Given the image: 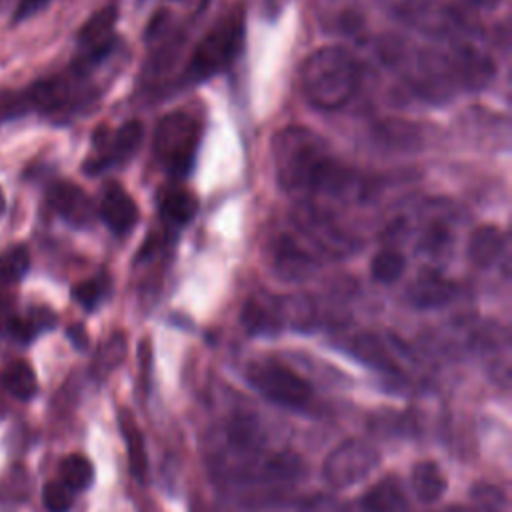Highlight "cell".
<instances>
[{
  "label": "cell",
  "mask_w": 512,
  "mask_h": 512,
  "mask_svg": "<svg viewBox=\"0 0 512 512\" xmlns=\"http://www.w3.org/2000/svg\"><path fill=\"white\" fill-rule=\"evenodd\" d=\"M68 334H70V340H72L78 348H80V346H86V332H84L82 326H70Z\"/></svg>",
  "instance_id": "32"
},
{
  "label": "cell",
  "mask_w": 512,
  "mask_h": 512,
  "mask_svg": "<svg viewBox=\"0 0 512 512\" xmlns=\"http://www.w3.org/2000/svg\"><path fill=\"white\" fill-rule=\"evenodd\" d=\"M42 502L48 512H68L74 504V490L60 480L46 482L42 488Z\"/></svg>",
  "instance_id": "26"
},
{
  "label": "cell",
  "mask_w": 512,
  "mask_h": 512,
  "mask_svg": "<svg viewBox=\"0 0 512 512\" xmlns=\"http://www.w3.org/2000/svg\"><path fill=\"white\" fill-rule=\"evenodd\" d=\"M246 328L254 334H270L282 326V304L280 300L252 298L242 312Z\"/></svg>",
  "instance_id": "11"
},
{
  "label": "cell",
  "mask_w": 512,
  "mask_h": 512,
  "mask_svg": "<svg viewBox=\"0 0 512 512\" xmlns=\"http://www.w3.org/2000/svg\"><path fill=\"white\" fill-rule=\"evenodd\" d=\"M274 264L284 276L292 278L308 274L314 266V260L290 236H286L274 246Z\"/></svg>",
  "instance_id": "18"
},
{
  "label": "cell",
  "mask_w": 512,
  "mask_h": 512,
  "mask_svg": "<svg viewBox=\"0 0 512 512\" xmlns=\"http://www.w3.org/2000/svg\"><path fill=\"white\" fill-rule=\"evenodd\" d=\"M46 4H48V0H18L16 10H14V22H20V20H26V18L34 16Z\"/></svg>",
  "instance_id": "30"
},
{
  "label": "cell",
  "mask_w": 512,
  "mask_h": 512,
  "mask_svg": "<svg viewBox=\"0 0 512 512\" xmlns=\"http://www.w3.org/2000/svg\"><path fill=\"white\" fill-rule=\"evenodd\" d=\"M324 142L304 126H288L272 140V164L278 184L288 190H312L314 178L326 160Z\"/></svg>",
  "instance_id": "2"
},
{
  "label": "cell",
  "mask_w": 512,
  "mask_h": 512,
  "mask_svg": "<svg viewBox=\"0 0 512 512\" xmlns=\"http://www.w3.org/2000/svg\"><path fill=\"white\" fill-rule=\"evenodd\" d=\"M248 382L270 402L302 408L312 398L308 380L278 360H260L248 368Z\"/></svg>",
  "instance_id": "5"
},
{
  "label": "cell",
  "mask_w": 512,
  "mask_h": 512,
  "mask_svg": "<svg viewBox=\"0 0 512 512\" xmlns=\"http://www.w3.org/2000/svg\"><path fill=\"white\" fill-rule=\"evenodd\" d=\"M468 2H472V4H476V6H484V8H490V6H494L498 0H468Z\"/></svg>",
  "instance_id": "34"
},
{
  "label": "cell",
  "mask_w": 512,
  "mask_h": 512,
  "mask_svg": "<svg viewBox=\"0 0 512 512\" xmlns=\"http://www.w3.org/2000/svg\"><path fill=\"white\" fill-rule=\"evenodd\" d=\"M68 98H70V86L64 78L40 80L28 90V102L42 112H56L64 108Z\"/></svg>",
  "instance_id": "16"
},
{
  "label": "cell",
  "mask_w": 512,
  "mask_h": 512,
  "mask_svg": "<svg viewBox=\"0 0 512 512\" xmlns=\"http://www.w3.org/2000/svg\"><path fill=\"white\" fill-rule=\"evenodd\" d=\"M472 498L480 512H500L506 504V496L498 486L492 484H478L472 490Z\"/></svg>",
  "instance_id": "29"
},
{
  "label": "cell",
  "mask_w": 512,
  "mask_h": 512,
  "mask_svg": "<svg viewBox=\"0 0 512 512\" xmlns=\"http://www.w3.org/2000/svg\"><path fill=\"white\" fill-rule=\"evenodd\" d=\"M412 486L422 502H434L446 490V478L436 462H418L412 470Z\"/></svg>",
  "instance_id": "19"
},
{
  "label": "cell",
  "mask_w": 512,
  "mask_h": 512,
  "mask_svg": "<svg viewBox=\"0 0 512 512\" xmlns=\"http://www.w3.org/2000/svg\"><path fill=\"white\" fill-rule=\"evenodd\" d=\"M378 460L380 454L370 442L362 438H348L332 448L324 460L322 472L330 486L346 488L366 478L376 468Z\"/></svg>",
  "instance_id": "6"
},
{
  "label": "cell",
  "mask_w": 512,
  "mask_h": 512,
  "mask_svg": "<svg viewBox=\"0 0 512 512\" xmlns=\"http://www.w3.org/2000/svg\"><path fill=\"white\" fill-rule=\"evenodd\" d=\"M116 18H118V10L114 4H108L104 8H100L98 12H94L86 22L84 26L80 28L78 32V42L80 46L84 48H94V46H100L108 40H112V30H114V24H116Z\"/></svg>",
  "instance_id": "17"
},
{
  "label": "cell",
  "mask_w": 512,
  "mask_h": 512,
  "mask_svg": "<svg viewBox=\"0 0 512 512\" xmlns=\"http://www.w3.org/2000/svg\"><path fill=\"white\" fill-rule=\"evenodd\" d=\"M94 480L92 462L82 454H68L60 462V482H64L70 490H84Z\"/></svg>",
  "instance_id": "22"
},
{
  "label": "cell",
  "mask_w": 512,
  "mask_h": 512,
  "mask_svg": "<svg viewBox=\"0 0 512 512\" xmlns=\"http://www.w3.org/2000/svg\"><path fill=\"white\" fill-rule=\"evenodd\" d=\"M30 268V252L24 244H16L0 254V278L6 282H18Z\"/></svg>",
  "instance_id": "24"
},
{
  "label": "cell",
  "mask_w": 512,
  "mask_h": 512,
  "mask_svg": "<svg viewBox=\"0 0 512 512\" xmlns=\"http://www.w3.org/2000/svg\"><path fill=\"white\" fill-rule=\"evenodd\" d=\"M502 248H504L502 232L496 226L486 224L472 232V238L468 244V256L476 266L486 268L500 256Z\"/></svg>",
  "instance_id": "14"
},
{
  "label": "cell",
  "mask_w": 512,
  "mask_h": 512,
  "mask_svg": "<svg viewBox=\"0 0 512 512\" xmlns=\"http://www.w3.org/2000/svg\"><path fill=\"white\" fill-rule=\"evenodd\" d=\"M366 512H406V496L394 478H382L362 496Z\"/></svg>",
  "instance_id": "12"
},
{
  "label": "cell",
  "mask_w": 512,
  "mask_h": 512,
  "mask_svg": "<svg viewBox=\"0 0 512 512\" xmlns=\"http://www.w3.org/2000/svg\"><path fill=\"white\" fill-rule=\"evenodd\" d=\"M352 354L368 364L374 370H382V372H394L398 370L392 354L388 352L384 340L380 336H376L374 332H362L352 340Z\"/></svg>",
  "instance_id": "13"
},
{
  "label": "cell",
  "mask_w": 512,
  "mask_h": 512,
  "mask_svg": "<svg viewBox=\"0 0 512 512\" xmlns=\"http://www.w3.org/2000/svg\"><path fill=\"white\" fill-rule=\"evenodd\" d=\"M100 216L114 234H126L138 220V206L132 196L116 182L106 184L98 204Z\"/></svg>",
  "instance_id": "8"
},
{
  "label": "cell",
  "mask_w": 512,
  "mask_h": 512,
  "mask_svg": "<svg viewBox=\"0 0 512 512\" xmlns=\"http://www.w3.org/2000/svg\"><path fill=\"white\" fill-rule=\"evenodd\" d=\"M104 292H106V282L102 278H90L72 288V298L86 310H92L98 306Z\"/></svg>",
  "instance_id": "27"
},
{
  "label": "cell",
  "mask_w": 512,
  "mask_h": 512,
  "mask_svg": "<svg viewBox=\"0 0 512 512\" xmlns=\"http://www.w3.org/2000/svg\"><path fill=\"white\" fill-rule=\"evenodd\" d=\"M304 98L320 110L342 108L354 94L360 68L356 58L340 46L314 50L300 72Z\"/></svg>",
  "instance_id": "1"
},
{
  "label": "cell",
  "mask_w": 512,
  "mask_h": 512,
  "mask_svg": "<svg viewBox=\"0 0 512 512\" xmlns=\"http://www.w3.org/2000/svg\"><path fill=\"white\" fill-rule=\"evenodd\" d=\"M404 268H406V260H404V256L400 252H396V250H382V252H378L372 258L370 272H372V278L376 282L392 284V282H396L402 276Z\"/></svg>",
  "instance_id": "23"
},
{
  "label": "cell",
  "mask_w": 512,
  "mask_h": 512,
  "mask_svg": "<svg viewBox=\"0 0 512 512\" xmlns=\"http://www.w3.org/2000/svg\"><path fill=\"white\" fill-rule=\"evenodd\" d=\"M202 136V124L186 112H168L154 132V152L172 176L188 174Z\"/></svg>",
  "instance_id": "4"
},
{
  "label": "cell",
  "mask_w": 512,
  "mask_h": 512,
  "mask_svg": "<svg viewBox=\"0 0 512 512\" xmlns=\"http://www.w3.org/2000/svg\"><path fill=\"white\" fill-rule=\"evenodd\" d=\"M120 428H122V436L126 440L130 470L140 482H144L146 472H148V456H146V448H144V438H142V432H140L136 420L126 410H120Z\"/></svg>",
  "instance_id": "15"
},
{
  "label": "cell",
  "mask_w": 512,
  "mask_h": 512,
  "mask_svg": "<svg viewBox=\"0 0 512 512\" xmlns=\"http://www.w3.org/2000/svg\"><path fill=\"white\" fill-rule=\"evenodd\" d=\"M490 62L480 58L478 54L470 52V50H464L460 56H458V72L462 74V78L474 86L482 84L484 80L490 78Z\"/></svg>",
  "instance_id": "25"
},
{
  "label": "cell",
  "mask_w": 512,
  "mask_h": 512,
  "mask_svg": "<svg viewBox=\"0 0 512 512\" xmlns=\"http://www.w3.org/2000/svg\"><path fill=\"white\" fill-rule=\"evenodd\" d=\"M48 200L52 208L72 226L84 228L92 224L96 216V208L90 196L72 182H56L48 192Z\"/></svg>",
  "instance_id": "7"
},
{
  "label": "cell",
  "mask_w": 512,
  "mask_h": 512,
  "mask_svg": "<svg viewBox=\"0 0 512 512\" xmlns=\"http://www.w3.org/2000/svg\"><path fill=\"white\" fill-rule=\"evenodd\" d=\"M198 210V200L194 194H190L188 190L184 188H174V190H168L164 192L162 200H160V212L162 216L172 222V224H186L194 218Z\"/></svg>",
  "instance_id": "20"
},
{
  "label": "cell",
  "mask_w": 512,
  "mask_h": 512,
  "mask_svg": "<svg viewBox=\"0 0 512 512\" xmlns=\"http://www.w3.org/2000/svg\"><path fill=\"white\" fill-rule=\"evenodd\" d=\"M142 142V126L136 120L124 122L110 138L108 148L102 152L100 158H96L94 162L86 164V172H98L108 164H118V162H126L128 158L134 156V152L138 150Z\"/></svg>",
  "instance_id": "10"
},
{
  "label": "cell",
  "mask_w": 512,
  "mask_h": 512,
  "mask_svg": "<svg viewBox=\"0 0 512 512\" xmlns=\"http://www.w3.org/2000/svg\"><path fill=\"white\" fill-rule=\"evenodd\" d=\"M442 512H476L474 508H468V506H462V504H452L448 508H444Z\"/></svg>",
  "instance_id": "33"
},
{
  "label": "cell",
  "mask_w": 512,
  "mask_h": 512,
  "mask_svg": "<svg viewBox=\"0 0 512 512\" xmlns=\"http://www.w3.org/2000/svg\"><path fill=\"white\" fill-rule=\"evenodd\" d=\"M4 386L18 400H30L38 392V378L26 360H14L6 366Z\"/></svg>",
  "instance_id": "21"
},
{
  "label": "cell",
  "mask_w": 512,
  "mask_h": 512,
  "mask_svg": "<svg viewBox=\"0 0 512 512\" xmlns=\"http://www.w3.org/2000/svg\"><path fill=\"white\" fill-rule=\"evenodd\" d=\"M4 208H6V200H4V194H2V190H0V214L4 212Z\"/></svg>",
  "instance_id": "35"
},
{
  "label": "cell",
  "mask_w": 512,
  "mask_h": 512,
  "mask_svg": "<svg viewBox=\"0 0 512 512\" xmlns=\"http://www.w3.org/2000/svg\"><path fill=\"white\" fill-rule=\"evenodd\" d=\"M244 32V14L234 10L220 18L196 44L186 74L192 80H206L220 72L238 52Z\"/></svg>",
  "instance_id": "3"
},
{
  "label": "cell",
  "mask_w": 512,
  "mask_h": 512,
  "mask_svg": "<svg viewBox=\"0 0 512 512\" xmlns=\"http://www.w3.org/2000/svg\"><path fill=\"white\" fill-rule=\"evenodd\" d=\"M124 352H126V340H124V336H122L120 332L114 334V336H110V338L104 342V346L100 348V352H98V360H96L98 370H104V372L112 370L118 362H122Z\"/></svg>",
  "instance_id": "28"
},
{
  "label": "cell",
  "mask_w": 512,
  "mask_h": 512,
  "mask_svg": "<svg viewBox=\"0 0 512 512\" xmlns=\"http://www.w3.org/2000/svg\"><path fill=\"white\" fill-rule=\"evenodd\" d=\"M454 284L438 270L424 268L408 288V298L418 308H438L452 300Z\"/></svg>",
  "instance_id": "9"
},
{
  "label": "cell",
  "mask_w": 512,
  "mask_h": 512,
  "mask_svg": "<svg viewBox=\"0 0 512 512\" xmlns=\"http://www.w3.org/2000/svg\"><path fill=\"white\" fill-rule=\"evenodd\" d=\"M138 358H140V372L144 376V386L148 388V384H150V366H152V346H150L148 338L140 342Z\"/></svg>",
  "instance_id": "31"
}]
</instances>
